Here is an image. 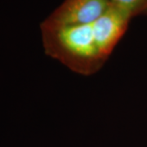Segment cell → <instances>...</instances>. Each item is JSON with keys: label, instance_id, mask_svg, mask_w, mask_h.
<instances>
[{"label": "cell", "instance_id": "cell-3", "mask_svg": "<svg viewBox=\"0 0 147 147\" xmlns=\"http://www.w3.org/2000/svg\"><path fill=\"white\" fill-rule=\"evenodd\" d=\"M112 5L125 11L132 17L140 15L147 0H109Z\"/></svg>", "mask_w": 147, "mask_h": 147}, {"label": "cell", "instance_id": "cell-1", "mask_svg": "<svg viewBox=\"0 0 147 147\" xmlns=\"http://www.w3.org/2000/svg\"><path fill=\"white\" fill-rule=\"evenodd\" d=\"M131 19L125 11L110 5L92 23L41 29L45 53L74 73L92 75L105 65Z\"/></svg>", "mask_w": 147, "mask_h": 147}, {"label": "cell", "instance_id": "cell-4", "mask_svg": "<svg viewBox=\"0 0 147 147\" xmlns=\"http://www.w3.org/2000/svg\"><path fill=\"white\" fill-rule=\"evenodd\" d=\"M141 14H142V15H146L147 16V1L146 3V4L143 7V8H142V11H141ZM141 14H140V15H141Z\"/></svg>", "mask_w": 147, "mask_h": 147}, {"label": "cell", "instance_id": "cell-2", "mask_svg": "<svg viewBox=\"0 0 147 147\" xmlns=\"http://www.w3.org/2000/svg\"><path fill=\"white\" fill-rule=\"evenodd\" d=\"M110 5L109 0H65L41 24V29L92 23L103 15Z\"/></svg>", "mask_w": 147, "mask_h": 147}]
</instances>
